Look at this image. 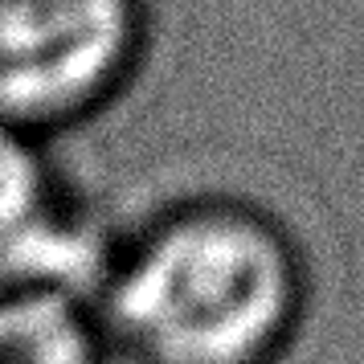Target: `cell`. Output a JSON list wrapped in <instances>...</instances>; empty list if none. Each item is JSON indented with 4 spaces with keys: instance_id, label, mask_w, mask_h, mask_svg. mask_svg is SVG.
I'll return each mask as SVG.
<instances>
[{
    "instance_id": "cell-1",
    "label": "cell",
    "mask_w": 364,
    "mask_h": 364,
    "mask_svg": "<svg viewBox=\"0 0 364 364\" xmlns=\"http://www.w3.org/2000/svg\"><path fill=\"white\" fill-rule=\"evenodd\" d=\"M311 279L282 221L246 200H188L111 254L107 344L139 364H274L307 315Z\"/></svg>"
},
{
    "instance_id": "cell-2",
    "label": "cell",
    "mask_w": 364,
    "mask_h": 364,
    "mask_svg": "<svg viewBox=\"0 0 364 364\" xmlns=\"http://www.w3.org/2000/svg\"><path fill=\"white\" fill-rule=\"evenodd\" d=\"M144 0H0V123L41 139L102 111L144 62Z\"/></svg>"
},
{
    "instance_id": "cell-3",
    "label": "cell",
    "mask_w": 364,
    "mask_h": 364,
    "mask_svg": "<svg viewBox=\"0 0 364 364\" xmlns=\"http://www.w3.org/2000/svg\"><path fill=\"white\" fill-rule=\"evenodd\" d=\"M111 250L53 181L41 139L0 123V295L58 291L95 303Z\"/></svg>"
},
{
    "instance_id": "cell-4",
    "label": "cell",
    "mask_w": 364,
    "mask_h": 364,
    "mask_svg": "<svg viewBox=\"0 0 364 364\" xmlns=\"http://www.w3.org/2000/svg\"><path fill=\"white\" fill-rule=\"evenodd\" d=\"M0 364H107L95 303L58 291H4Z\"/></svg>"
}]
</instances>
